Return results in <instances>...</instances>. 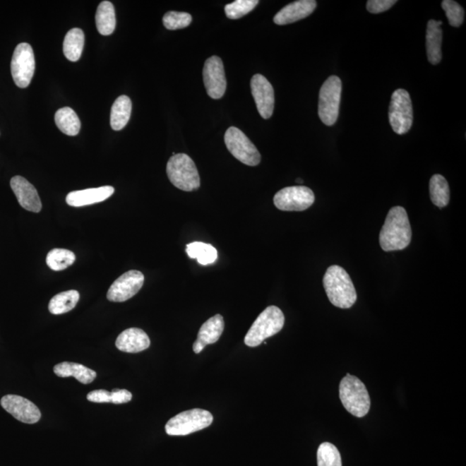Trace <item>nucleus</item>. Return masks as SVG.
Returning a JSON list of instances; mask_svg holds the SVG:
<instances>
[{
    "label": "nucleus",
    "instance_id": "nucleus-32",
    "mask_svg": "<svg viewBox=\"0 0 466 466\" xmlns=\"http://www.w3.org/2000/svg\"><path fill=\"white\" fill-rule=\"evenodd\" d=\"M258 0H236L225 7V13L230 19H239L251 13L258 6Z\"/></svg>",
    "mask_w": 466,
    "mask_h": 466
},
{
    "label": "nucleus",
    "instance_id": "nucleus-35",
    "mask_svg": "<svg viewBox=\"0 0 466 466\" xmlns=\"http://www.w3.org/2000/svg\"><path fill=\"white\" fill-rule=\"evenodd\" d=\"M396 3L395 0H369L366 6L369 13L378 14L390 9Z\"/></svg>",
    "mask_w": 466,
    "mask_h": 466
},
{
    "label": "nucleus",
    "instance_id": "nucleus-5",
    "mask_svg": "<svg viewBox=\"0 0 466 466\" xmlns=\"http://www.w3.org/2000/svg\"><path fill=\"white\" fill-rule=\"evenodd\" d=\"M167 174L171 184L182 191L192 192L201 186L196 163L186 154H176L167 163Z\"/></svg>",
    "mask_w": 466,
    "mask_h": 466
},
{
    "label": "nucleus",
    "instance_id": "nucleus-14",
    "mask_svg": "<svg viewBox=\"0 0 466 466\" xmlns=\"http://www.w3.org/2000/svg\"><path fill=\"white\" fill-rule=\"evenodd\" d=\"M1 406L18 421L35 424L41 419V412L32 402L20 395H6L2 398Z\"/></svg>",
    "mask_w": 466,
    "mask_h": 466
},
{
    "label": "nucleus",
    "instance_id": "nucleus-34",
    "mask_svg": "<svg viewBox=\"0 0 466 466\" xmlns=\"http://www.w3.org/2000/svg\"><path fill=\"white\" fill-rule=\"evenodd\" d=\"M441 6L445 11L446 18L453 27H460L464 22L465 11L460 4L453 0H444Z\"/></svg>",
    "mask_w": 466,
    "mask_h": 466
},
{
    "label": "nucleus",
    "instance_id": "nucleus-37",
    "mask_svg": "<svg viewBox=\"0 0 466 466\" xmlns=\"http://www.w3.org/2000/svg\"><path fill=\"white\" fill-rule=\"evenodd\" d=\"M132 395L126 390H115L111 392V402L114 404L127 403L131 401Z\"/></svg>",
    "mask_w": 466,
    "mask_h": 466
},
{
    "label": "nucleus",
    "instance_id": "nucleus-12",
    "mask_svg": "<svg viewBox=\"0 0 466 466\" xmlns=\"http://www.w3.org/2000/svg\"><path fill=\"white\" fill-rule=\"evenodd\" d=\"M145 275L138 270H130L114 281L109 289L107 297L112 302H124L134 297L142 289Z\"/></svg>",
    "mask_w": 466,
    "mask_h": 466
},
{
    "label": "nucleus",
    "instance_id": "nucleus-7",
    "mask_svg": "<svg viewBox=\"0 0 466 466\" xmlns=\"http://www.w3.org/2000/svg\"><path fill=\"white\" fill-rule=\"evenodd\" d=\"M342 83L339 77L332 76L326 80L318 96V116L325 126H332L339 116Z\"/></svg>",
    "mask_w": 466,
    "mask_h": 466
},
{
    "label": "nucleus",
    "instance_id": "nucleus-18",
    "mask_svg": "<svg viewBox=\"0 0 466 466\" xmlns=\"http://www.w3.org/2000/svg\"><path fill=\"white\" fill-rule=\"evenodd\" d=\"M316 6L314 0H299L289 4L275 16L274 22L278 25H285L301 20L312 14Z\"/></svg>",
    "mask_w": 466,
    "mask_h": 466
},
{
    "label": "nucleus",
    "instance_id": "nucleus-19",
    "mask_svg": "<svg viewBox=\"0 0 466 466\" xmlns=\"http://www.w3.org/2000/svg\"><path fill=\"white\" fill-rule=\"evenodd\" d=\"M225 328L224 318L220 314L210 318L201 325L198 337L193 345V352L199 354L208 345L216 343L222 335Z\"/></svg>",
    "mask_w": 466,
    "mask_h": 466
},
{
    "label": "nucleus",
    "instance_id": "nucleus-1",
    "mask_svg": "<svg viewBox=\"0 0 466 466\" xmlns=\"http://www.w3.org/2000/svg\"><path fill=\"white\" fill-rule=\"evenodd\" d=\"M412 229L406 210L394 207L390 210L380 232V246L386 251H401L410 246Z\"/></svg>",
    "mask_w": 466,
    "mask_h": 466
},
{
    "label": "nucleus",
    "instance_id": "nucleus-9",
    "mask_svg": "<svg viewBox=\"0 0 466 466\" xmlns=\"http://www.w3.org/2000/svg\"><path fill=\"white\" fill-rule=\"evenodd\" d=\"M225 143L230 153L244 165L256 166L261 162V155L242 131L230 127L225 132Z\"/></svg>",
    "mask_w": 466,
    "mask_h": 466
},
{
    "label": "nucleus",
    "instance_id": "nucleus-36",
    "mask_svg": "<svg viewBox=\"0 0 466 466\" xmlns=\"http://www.w3.org/2000/svg\"><path fill=\"white\" fill-rule=\"evenodd\" d=\"M87 399L89 402L96 403L111 402V392L106 390H93L88 393Z\"/></svg>",
    "mask_w": 466,
    "mask_h": 466
},
{
    "label": "nucleus",
    "instance_id": "nucleus-24",
    "mask_svg": "<svg viewBox=\"0 0 466 466\" xmlns=\"http://www.w3.org/2000/svg\"><path fill=\"white\" fill-rule=\"evenodd\" d=\"M97 30L103 36L114 33L116 28L114 6L110 1L101 2L97 8L95 15Z\"/></svg>",
    "mask_w": 466,
    "mask_h": 466
},
{
    "label": "nucleus",
    "instance_id": "nucleus-6",
    "mask_svg": "<svg viewBox=\"0 0 466 466\" xmlns=\"http://www.w3.org/2000/svg\"><path fill=\"white\" fill-rule=\"evenodd\" d=\"M213 422L209 411L193 409L181 412L171 418L165 426L167 434L170 436H185L207 429Z\"/></svg>",
    "mask_w": 466,
    "mask_h": 466
},
{
    "label": "nucleus",
    "instance_id": "nucleus-20",
    "mask_svg": "<svg viewBox=\"0 0 466 466\" xmlns=\"http://www.w3.org/2000/svg\"><path fill=\"white\" fill-rule=\"evenodd\" d=\"M150 340L145 331L139 328H129L119 334L116 347L119 351L138 353L150 347Z\"/></svg>",
    "mask_w": 466,
    "mask_h": 466
},
{
    "label": "nucleus",
    "instance_id": "nucleus-28",
    "mask_svg": "<svg viewBox=\"0 0 466 466\" xmlns=\"http://www.w3.org/2000/svg\"><path fill=\"white\" fill-rule=\"evenodd\" d=\"M431 200L438 208H443L450 201V189L448 181L441 174H434L429 184Z\"/></svg>",
    "mask_w": 466,
    "mask_h": 466
},
{
    "label": "nucleus",
    "instance_id": "nucleus-8",
    "mask_svg": "<svg viewBox=\"0 0 466 466\" xmlns=\"http://www.w3.org/2000/svg\"><path fill=\"white\" fill-rule=\"evenodd\" d=\"M388 119L396 134L403 135L411 129L414 120L413 106L410 93L404 89L399 88L392 95Z\"/></svg>",
    "mask_w": 466,
    "mask_h": 466
},
{
    "label": "nucleus",
    "instance_id": "nucleus-2",
    "mask_svg": "<svg viewBox=\"0 0 466 466\" xmlns=\"http://www.w3.org/2000/svg\"><path fill=\"white\" fill-rule=\"evenodd\" d=\"M323 285L330 302L337 308L348 309L355 304L357 295L354 285L343 268L330 266L323 278Z\"/></svg>",
    "mask_w": 466,
    "mask_h": 466
},
{
    "label": "nucleus",
    "instance_id": "nucleus-27",
    "mask_svg": "<svg viewBox=\"0 0 466 466\" xmlns=\"http://www.w3.org/2000/svg\"><path fill=\"white\" fill-rule=\"evenodd\" d=\"M79 300L80 294L77 290L65 291L54 295L49 303V312L54 316L68 313L76 308Z\"/></svg>",
    "mask_w": 466,
    "mask_h": 466
},
{
    "label": "nucleus",
    "instance_id": "nucleus-10",
    "mask_svg": "<svg viewBox=\"0 0 466 466\" xmlns=\"http://www.w3.org/2000/svg\"><path fill=\"white\" fill-rule=\"evenodd\" d=\"M36 62L32 49L29 44L22 42L14 50L11 62V76L16 85L20 88H26L32 80Z\"/></svg>",
    "mask_w": 466,
    "mask_h": 466
},
{
    "label": "nucleus",
    "instance_id": "nucleus-38",
    "mask_svg": "<svg viewBox=\"0 0 466 466\" xmlns=\"http://www.w3.org/2000/svg\"><path fill=\"white\" fill-rule=\"evenodd\" d=\"M297 182H298V184H303L301 179H297Z\"/></svg>",
    "mask_w": 466,
    "mask_h": 466
},
{
    "label": "nucleus",
    "instance_id": "nucleus-13",
    "mask_svg": "<svg viewBox=\"0 0 466 466\" xmlns=\"http://www.w3.org/2000/svg\"><path fill=\"white\" fill-rule=\"evenodd\" d=\"M203 80L208 95L213 100L222 98L227 90V79L222 60L217 56L208 58L203 68Z\"/></svg>",
    "mask_w": 466,
    "mask_h": 466
},
{
    "label": "nucleus",
    "instance_id": "nucleus-31",
    "mask_svg": "<svg viewBox=\"0 0 466 466\" xmlns=\"http://www.w3.org/2000/svg\"><path fill=\"white\" fill-rule=\"evenodd\" d=\"M317 462L318 466H342L339 450L329 442L322 443L318 446Z\"/></svg>",
    "mask_w": 466,
    "mask_h": 466
},
{
    "label": "nucleus",
    "instance_id": "nucleus-15",
    "mask_svg": "<svg viewBox=\"0 0 466 466\" xmlns=\"http://www.w3.org/2000/svg\"><path fill=\"white\" fill-rule=\"evenodd\" d=\"M251 88L259 114L264 119H270L275 107L274 88L270 81L258 73L252 77Z\"/></svg>",
    "mask_w": 466,
    "mask_h": 466
},
{
    "label": "nucleus",
    "instance_id": "nucleus-11",
    "mask_svg": "<svg viewBox=\"0 0 466 466\" xmlns=\"http://www.w3.org/2000/svg\"><path fill=\"white\" fill-rule=\"evenodd\" d=\"M314 201L313 192L305 186H287L274 196L275 208L287 212L304 211L313 204Z\"/></svg>",
    "mask_w": 466,
    "mask_h": 466
},
{
    "label": "nucleus",
    "instance_id": "nucleus-16",
    "mask_svg": "<svg viewBox=\"0 0 466 466\" xmlns=\"http://www.w3.org/2000/svg\"><path fill=\"white\" fill-rule=\"evenodd\" d=\"M10 184L18 203L23 208L32 213L41 211L42 202L37 189L25 178L20 176L14 177L11 179Z\"/></svg>",
    "mask_w": 466,
    "mask_h": 466
},
{
    "label": "nucleus",
    "instance_id": "nucleus-3",
    "mask_svg": "<svg viewBox=\"0 0 466 466\" xmlns=\"http://www.w3.org/2000/svg\"><path fill=\"white\" fill-rule=\"evenodd\" d=\"M342 404L350 414L362 418L371 409V398L364 383L357 376L347 374L340 384Z\"/></svg>",
    "mask_w": 466,
    "mask_h": 466
},
{
    "label": "nucleus",
    "instance_id": "nucleus-25",
    "mask_svg": "<svg viewBox=\"0 0 466 466\" xmlns=\"http://www.w3.org/2000/svg\"><path fill=\"white\" fill-rule=\"evenodd\" d=\"M85 44V35L83 30L73 28L66 35L64 42V53L66 58L71 61H77L83 54Z\"/></svg>",
    "mask_w": 466,
    "mask_h": 466
},
{
    "label": "nucleus",
    "instance_id": "nucleus-17",
    "mask_svg": "<svg viewBox=\"0 0 466 466\" xmlns=\"http://www.w3.org/2000/svg\"><path fill=\"white\" fill-rule=\"evenodd\" d=\"M114 188L112 186L78 190V191L69 193L66 197V202L71 207H85V205L100 203V202L107 200L114 194Z\"/></svg>",
    "mask_w": 466,
    "mask_h": 466
},
{
    "label": "nucleus",
    "instance_id": "nucleus-30",
    "mask_svg": "<svg viewBox=\"0 0 466 466\" xmlns=\"http://www.w3.org/2000/svg\"><path fill=\"white\" fill-rule=\"evenodd\" d=\"M76 261V255L66 249H53L47 255L46 263L50 269L61 271L68 269Z\"/></svg>",
    "mask_w": 466,
    "mask_h": 466
},
{
    "label": "nucleus",
    "instance_id": "nucleus-26",
    "mask_svg": "<svg viewBox=\"0 0 466 466\" xmlns=\"http://www.w3.org/2000/svg\"><path fill=\"white\" fill-rule=\"evenodd\" d=\"M54 122L61 132L68 136H76L80 130V121L76 112L70 107H62L56 112Z\"/></svg>",
    "mask_w": 466,
    "mask_h": 466
},
{
    "label": "nucleus",
    "instance_id": "nucleus-4",
    "mask_svg": "<svg viewBox=\"0 0 466 466\" xmlns=\"http://www.w3.org/2000/svg\"><path fill=\"white\" fill-rule=\"evenodd\" d=\"M285 322V314L281 309L275 306H268L259 314L249 330L244 337V344L250 347H258L268 337L274 336L281 331Z\"/></svg>",
    "mask_w": 466,
    "mask_h": 466
},
{
    "label": "nucleus",
    "instance_id": "nucleus-21",
    "mask_svg": "<svg viewBox=\"0 0 466 466\" xmlns=\"http://www.w3.org/2000/svg\"><path fill=\"white\" fill-rule=\"evenodd\" d=\"M441 21L431 20L427 23L426 34V56L431 64H440L442 59V30Z\"/></svg>",
    "mask_w": 466,
    "mask_h": 466
},
{
    "label": "nucleus",
    "instance_id": "nucleus-22",
    "mask_svg": "<svg viewBox=\"0 0 466 466\" xmlns=\"http://www.w3.org/2000/svg\"><path fill=\"white\" fill-rule=\"evenodd\" d=\"M54 374L62 378L73 376L83 384L91 383L97 376L96 372L91 369L85 367L83 364L71 362L56 364L54 367Z\"/></svg>",
    "mask_w": 466,
    "mask_h": 466
},
{
    "label": "nucleus",
    "instance_id": "nucleus-23",
    "mask_svg": "<svg viewBox=\"0 0 466 466\" xmlns=\"http://www.w3.org/2000/svg\"><path fill=\"white\" fill-rule=\"evenodd\" d=\"M131 100L126 95L119 96L112 104L110 123L112 129L120 131L129 122L131 114Z\"/></svg>",
    "mask_w": 466,
    "mask_h": 466
},
{
    "label": "nucleus",
    "instance_id": "nucleus-33",
    "mask_svg": "<svg viewBox=\"0 0 466 466\" xmlns=\"http://www.w3.org/2000/svg\"><path fill=\"white\" fill-rule=\"evenodd\" d=\"M192 16L181 11H169L162 18L165 28L169 30L184 29L192 23Z\"/></svg>",
    "mask_w": 466,
    "mask_h": 466
},
{
    "label": "nucleus",
    "instance_id": "nucleus-29",
    "mask_svg": "<svg viewBox=\"0 0 466 466\" xmlns=\"http://www.w3.org/2000/svg\"><path fill=\"white\" fill-rule=\"evenodd\" d=\"M186 251L190 258L197 259L198 263L201 265L213 263L217 258L216 249L209 244L202 242L189 244L186 246Z\"/></svg>",
    "mask_w": 466,
    "mask_h": 466
}]
</instances>
